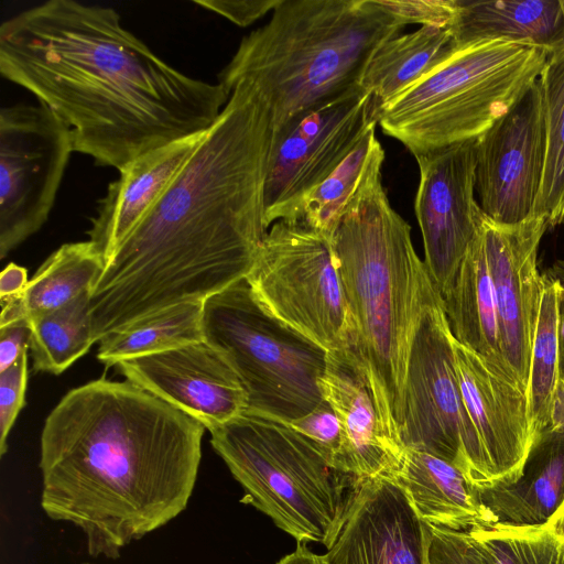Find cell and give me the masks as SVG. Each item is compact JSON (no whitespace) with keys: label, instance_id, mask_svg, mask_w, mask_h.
I'll return each mask as SVG.
<instances>
[{"label":"cell","instance_id":"8d00e7d4","mask_svg":"<svg viewBox=\"0 0 564 564\" xmlns=\"http://www.w3.org/2000/svg\"><path fill=\"white\" fill-rule=\"evenodd\" d=\"M281 0H194L199 7L213 11L239 26H248L273 11Z\"/></svg>","mask_w":564,"mask_h":564},{"label":"cell","instance_id":"d4e9b609","mask_svg":"<svg viewBox=\"0 0 564 564\" xmlns=\"http://www.w3.org/2000/svg\"><path fill=\"white\" fill-rule=\"evenodd\" d=\"M456 50L449 28L433 25L382 42L369 58L359 84L371 95L373 119Z\"/></svg>","mask_w":564,"mask_h":564},{"label":"cell","instance_id":"ba28073f","mask_svg":"<svg viewBox=\"0 0 564 564\" xmlns=\"http://www.w3.org/2000/svg\"><path fill=\"white\" fill-rule=\"evenodd\" d=\"M203 327L238 376L246 411L290 423L322 402L328 351L269 314L246 279L204 301Z\"/></svg>","mask_w":564,"mask_h":564},{"label":"cell","instance_id":"8fae6325","mask_svg":"<svg viewBox=\"0 0 564 564\" xmlns=\"http://www.w3.org/2000/svg\"><path fill=\"white\" fill-rule=\"evenodd\" d=\"M74 151L67 126L46 106L0 110V259L47 220Z\"/></svg>","mask_w":564,"mask_h":564},{"label":"cell","instance_id":"52a82bcc","mask_svg":"<svg viewBox=\"0 0 564 564\" xmlns=\"http://www.w3.org/2000/svg\"><path fill=\"white\" fill-rule=\"evenodd\" d=\"M549 50L501 40L457 47L381 109L377 124L413 155L476 139L539 79Z\"/></svg>","mask_w":564,"mask_h":564},{"label":"cell","instance_id":"74e56055","mask_svg":"<svg viewBox=\"0 0 564 564\" xmlns=\"http://www.w3.org/2000/svg\"><path fill=\"white\" fill-rule=\"evenodd\" d=\"M30 336L31 329L25 322L0 327V372L14 365L29 349Z\"/></svg>","mask_w":564,"mask_h":564},{"label":"cell","instance_id":"4fadbf2b","mask_svg":"<svg viewBox=\"0 0 564 564\" xmlns=\"http://www.w3.org/2000/svg\"><path fill=\"white\" fill-rule=\"evenodd\" d=\"M547 138L539 79L489 129L476 138L478 204L491 219L518 224L534 215Z\"/></svg>","mask_w":564,"mask_h":564},{"label":"cell","instance_id":"f546056e","mask_svg":"<svg viewBox=\"0 0 564 564\" xmlns=\"http://www.w3.org/2000/svg\"><path fill=\"white\" fill-rule=\"evenodd\" d=\"M564 9V0H562ZM545 123L546 160L533 216L544 217L549 228L564 221V37L549 50L540 74Z\"/></svg>","mask_w":564,"mask_h":564},{"label":"cell","instance_id":"4316f807","mask_svg":"<svg viewBox=\"0 0 564 564\" xmlns=\"http://www.w3.org/2000/svg\"><path fill=\"white\" fill-rule=\"evenodd\" d=\"M203 304L182 302L132 322L99 341L97 359L110 367L204 340Z\"/></svg>","mask_w":564,"mask_h":564},{"label":"cell","instance_id":"7bdbcfd3","mask_svg":"<svg viewBox=\"0 0 564 564\" xmlns=\"http://www.w3.org/2000/svg\"><path fill=\"white\" fill-rule=\"evenodd\" d=\"M547 527L564 540V501L550 519Z\"/></svg>","mask_w":564,"mask_h":564},{"label":"cell","instance_id":"f1b7e54d","mask_svg":"<svg viewBox=\"0 0 564 564\" xmlns=\"http://www.w3.org/2000/svg\"><path fill=\"white\" fill-rule=\"evenodd\" d=\"M372 123L346 159L305 198L297 219L332 241L349 202L371 167L384 160V150L376 138Z\"/></svg>","mask_w":564,"mask_h":564},{"label":"cell","instance_id":"8992f818","mask_svg":"<svg viewBox=\"0 0 564 564\" xmlns=\"http://www.w3.org/2000/svg\"><path fill=\"white\" fill-rule=\"evenodd\" d=\"M210 444L245 491L242 501L297 542H335L364 478L335 467L282 420L245 411L209 431Z\"/></svg>","mask_w":564,"mask_h":564},{"label":"cell","instance_id":"e575fe53","mask_svg":"<svg viewBox=\"0 0 564 564\" xmlns=\"http://www.w3.org/2000/svg\"><path fill=\"white\" fill-rule=\"evenodd\" d=\"M378 2L404 25L420 23L422 26L451 28L458 12V0H378Z\"/></svg>","mask_w":564,"mask_h":564},{"label":"cell","instance_id":"484cf974","mask_svg":"<svg viewBox=\"0 0 564 564\" xmlns=\"http://www.w3.org/2000/svg\"><path fill=\"white\" fill-rule=\"evenodd\" d=\"M105 267L102 256L89 240L61 246L42 263L21 294L2 303L0 327L29 323L91 291Z\"/></svg>","mask_w":564,"mask_h":564},{"label":"cell","instance_id":"f6af8a7d","mask_svg":"<svg viewBox=\"0 0 564 564\" xmlns=\"http://www.w3.org/2000/svg\"><path fill=\"white\" fill-rule=\"evenodd\" d=\"M84 564H89V563H84Z\"/></svg>","mask_w":564,"mask_h":564},{"label":"cell","instance_id":"d6986e66","mask_svg":"<svg viewBox=\"0 0 564 564\" xmlns=\"http://www.w3.org/2000/svg\"><path fill=\"white\" fill-rule=\"evenodd\" d=\"M208 130L151 150L119 171V178L109 184L106 195L99 199L87 231L106 265L164 195Z\"/></svg>","mask_w":564,"mask_h":564},{"label":"cell","instance_id":"44dd1931","mask_svg":"<svg viewBox=\"0 0 564 564\" xmlns=\"http://www.w3.org/2000/svg\"><path fill=\"white\" fill-rule=\"evenodd\" d=\"M474 489L487 523L547 524L564 501V433H549L532 447L517 481Z\"/></svg>","mask_w":564,"mask_h":564},{"label":"cell","instance_id":"ee69618b","mask_svg":"<svg viewBox=\"0 0 564 564\" xmlns=\"http://www.w3.org/2000/svg\"><path fill=\"white\" fill-rule=\"evenodd\" d=\"M547 271L558 281L562 289L561 299L564 302V260L554 262Z\"/></svg>","mask_w":564,"mask_h":564},{"label":"cell","instance_id":"e0dca14e","mask_svg":"<svg viewBox=\"0 0 564 564\" xmlns=\"http://www.w3.org/2000/svg\"><path fill=\"white\" fill-rule=\"evenodd\" d=\"M453 349L463 402L492 486L512 484L522 474L534 443L527 392L455 338Z\"/></svg>","mask_w":564,"mask_h":564},{"label":"cell","instance_id":"60d3db41","mask_svg":"<svg viewBox=\"0 0 564 564\" xmlns=\"http://www.w3.org/2000/svg\"><path fill=\"white\" fill-rule=\"evenodd\" d=\"M549 433H564V381L561 379L555 390Z\"/></svg>","mask_w":564,"mask_h":564},{"label":"cell","instance_id":"bcb514c9","mask_svg":"<svg viewBox=\"0 0 564 564\" xmlns=\"http://www.w3.org/2000/svg\"><path fill=\"white\" fill-rule=\"evenodd\" d=\"M564 223V221H563Z\"/></svg>","mask_w":564,"mask_h":564},{"label":"cell","instance_id":"277c9868","mask_svg":"<svg viewBox=\"0 0 564 564\" xmlns=\"http://www.w3.org/2000/svg\"><path fill=\"white\" fill-rule=\"evenodd\" d=\"M378 161L332 238L345 292L347 347L371 392L384 438L405 454L400 429L412 343L437 291L414 249L411 227L392 208Z\"/></svg>","mask_w":564,"mask_h":564},{"label":"cell","instance_id":"836d02e7","mask_svg":"<svg viewBox=\"0 0 564 564\" xmlns=\"http://www.w3.org/2000/svg\"><path fill=\"white\" fill-rule=\"evenodd\" d=\"M28 350L20 359L0 372V455L7 452L11 429L25 405Z\"/></svg>","mask_w":564,"mask_h":564},{"label":"cell","instance_id":"7c38bea8","mask_svg":"<svg viewBox=\"0 0 564 564\" xmlns=\"http://www.w3.org/2000/svg\"><path fill=\"white\" fill-rule=\"evenodd\" d=\"M372 117L371 95L356 86L302 115L273 135L265 181L264 224L295 223L308 196L346 159Z\"/></svg>","mask_w":564,"mask_h":564},{"label":"cell","instance_id":"7a4b0ae2","mask_svg":"<svg viewBox=\"0 0 564 564\" xmlns=\"http://www.w3.org/2000/svg\"><path fill=\"white\" fill-rule=\"evenodd\" d=\"M0 73L69 129L74 151L122 170L138 156L208 130L229 99L128 31L116 10L50 0L0 26Z\"/></svg>","mask_w":564,"mask_h":564},{"label":"cell","instance_id":"4dcf8cb0","mask_svg":"<svg viewBox=\"0 0 564 564\" xmlns=\"http://www.w3.org/2000/svg\"><path fill=\"white\" fill-rule=\"evenodd\" d=\"M91 291L53 312L29 321L33 369L59 375L95 344L90 315Z\"/></svg>","mask_w":564,"mask_h":564},{"label":"cell","instance_id":"ab89813d","mask_svg":"<svg viewBox=\"0 0 564 564\" xmlns=\"http://www.w3.org/2000/svg\"><path fill=\"white\" fill-rule=\"evenodd\" d=\"M275 564H326L324 555L313 552L306 543L297 542V546L291 553L284 555Z\"/></svg>","mask_w":564,"mask_h":564},{"label":"cell","instance_id":"9a60e30c","mask_svg":"<svg viewBox=\"0 0 564 564\" xmlns=\"http://www.w3.org/2000/svg\"><path fill=\"white\" fill-rule=\"evenodd\" d=\"M547 229L546 219L539 216L503 224L484 213L479 225L495 288L502 355L525 392L543 291L538 250Z\"/></svg>","mask_w":564,"mask_h":564},{"label":"cell","instance_id":"6da1fadb","mask_svg":"<svg viewBox=\"0 0 564 564\" xmlns=\"http://www.w3.org/2000/svg\"><path fill=\"white\" fill-rule=\"evenodd\" d=\"M223 86L220 116L91 290L95 343L164 307L205 301L254 263L268 232L272 117L247 82Z\"/></svg>","mask_w":564,"mask_h":564},{"label":"cell","instance_id":"cb8c5ba5","mask_svg":"<svg viewBox=\"0 0 564 564\" xmlns=\"http://www.w3.org/2000/svg\"><path fill=\"white\" fill-rule=\"evenodd\" d=\"M394 482L404 489L420 518L431 527L467 532L487 523L474 487L460 470L440 457L405 448Z\"/></svg>","mask_w":564,"mask_h":564},{"label":"cell","instance_id":"ffe728a7","mask_svg":"<svg viewBox=\"0 0 564 564\" xmlns=\"http://www.w3.org/2000/svg\"><path fill=\"white\" fill-rule=\"evenodd\" d=\"M319 387L340 423V468L359 478L395 481L405 455L384 438L371 392L350 351H328Z\"/></svg>","mask_w":564,"mask_h":564},{"label":"cell","instance_id":"2e32d148","mask_svg":"<svg viewBox=\"0 0 564 564\" xmlns=\"http://www.w3.org/2000/svg\"><path fill=\"white\" fill-rule=\"evenodd\" d=\"M126 379L199 421L206 430L247 409L240 380L205 339L115 365Z\"/></svg>","mask_w":564,"mask_h":564},{"label":"cell","instance_id":"d6a6232c","mask_svg":"<svg viewBox=\"0 0 564 564\" xmlns=\"http://www.w3.org/2000/svg\"><path fill=\"white\" fill-rule=\"evenodd\" d=\"M308 438L338 469L343 454V435L339 420L327 400L304 416L289 423ZM344 471V470H343Z\"/></svg>","mask_w":564,"mask_h":564},{"label":"cell","instance_id":"5b68a950","mask_svg":"<svg viewBox=\"0 0 564 564\" xmlns=\"http://www.w3.org/2000/svg\"><path fill=\"white\" fill-rule=\"evenodd\" d=\"M404 26L378 0H281L269 22L241 40L219 83L250 84L276 135L359 86L375 50Z\"/></svg>","mask_w":564,"mask_h":564},{"label":"cell","instance_id":"1f68e13d","mask_svg":"<svg viewBox=\"0 0 564 564\" xmlns=\"http://www.w3.org/2000/svg\"><path fill=\"white\" fill-rule=\"evenodd\" d=\"M485 564H564V540L547 524H479L467 531Z\"/></svg>","mask_w":564,"mask_h":564},{"label":"cell","instance_id":"9c48e42d","mask_svg":"<svg viewBox=\"0 0 564 564\" xmlns=\"http://www.w3.org/2000/svg\"><path fill=\"white\" fill-rule=\"evenodd\" d=\"M453 339L437 290L424 307L412 343L400 436L405 448L440 457L460 470L473 487L488 488L492 480L463 402Z\"/></svg>","mask_w":564,"mask_h":564},{"label":"cell","instance_id":"7402d4cb","mask_svg":"<svg viewBox=\"0 0 564 564\" xmlns=\"http://www.w3.org/2000/svg\"><path fill=\"white\" fill-rule=\"evenodd\" d=\"M442 297L454 338L517 383L501 350L495 288L479 228Z\"/></svg>","mask_w":564,"mask_h":564},{"label":"cell","instance_id":"5bb4252c","mask_svg":"<svg viewBox=\"0 0 564 564\" xmlns=\"http://www.w3.org/2000/svg\"><path fill=\"white\" fill-rule=\"evenodd\" d=\"M420 183L414 210L424 263L444 296L484 215L475 198L476 139L414 155Z\"/></svg>","mask_w":564,"mask_h":564},{"label":"cell","instance_id":"603a6c76","mask_svg":"<svg viewBox=\"0 0 564 564\" xmlns=\"http://www.w3.org/2000/svg\"><path fill=\"white\" fill-rule=\"evenodd\" d=\"M457 47L501 40L551 48L564 37L562 0H458L449 28Z\"/></svg>","mask_w":564,"mask_h":564},{"label":"cell","instance_id":"d590c367","mask_svg":"<svg viewBox=\"0 0 564 564\" xmlns=\"http://www.w3.org/2000/svg\"><path fill=\"white\" fill-rule=\"evenodd\" d=\"M431 532L430 564H485L468 532L437 527Z\"/></svg>","mask_w":564,"mask_h":564},{"label":"cell","instance_id":"30bf717a","mask_svg":"<svg viewBox=\"0 0 564 564\" xmlns=\"http://www.w3.org/2000/svg\"><path fill=\"white\" fill-rule=\"evenodd\" d=\"M246 281L281 323L327 351L346 349L347 303L326 237L302 224L274 223Z\"/></svg>","mask_w":564,"mask_h":564},{"label":"cell","instance_id":"f35d334b","mask_svg":"<svg viewBox=\"0 0 564 564\" xmlns=\"http://www.w3.org/2000/svg\"><path fill=\"white\" fill-rule=\"evenodd\" d=\"M26 269L15 263L8 264L0 275V299L6 302L21 294L28 285Z\"/></svg>","mask_w":564,"mask_h":564},{"label":"cell","instance_id":"b9f144b4","mask_svg":"<svg viewBox=\"0 0 564 564\" xmlns=\"http://www.w3.org/2000/svg\"><path fill=\"white\" fill-rule=\"evenodd\" d=\"M558 368L560 379L564 381V302L560 303V323H558Z\"/></svg>","mask_w":564,"mask_h":564},{"label":"cell","instance_id":"ac0fdd59","mask_svg":"<svg viewBox=\"0 0 564 564\" xmlns=\"http://www.w3.org/2000/svg\"><path fill=\"white\" fill-rule=\"evenodd\" d=\"M431 540V525L401 486L364 478L324 558L326 564H430Z\"/></svg>","mask_w":564,"mask_h":564},{"label":"cell","instance_id":"83f0119b","mask_svg":"<svg viewBox=\"0 0 564 564\" xmlns=\"http://www.w3.org/2000/svg\"><path fill=\"white\" fill-rule=\"evenodd\" d=\"M531 354L527 397L533 435V446L550 431L552 406L560 380L558 323L561 285L546 270Z\"/></svg>","mask_w":564,"mask_h":564},{"label":"cell","instance_id":"3957f363","mask_svg":"<svg viewBox=\"0 0 564 564\" xmlns=\"http://www.w3.org/2000/svg\"><path fill=\"white\" fill-rule=\"evenodd\" d=\"M205 430L128 380L72 389L41 433V507L82 530L91 556L117 558L186 509Z\"/></svg>","mask_w":564,"mask_h":564}]
</instances>
